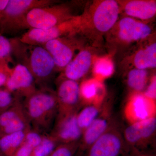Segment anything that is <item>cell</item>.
Here are the masks:
<instances>
[{
	"label": "cell",
	"mask_w": 156,
	"mask_h": 156,
	"mask_svg": "<svg viewBox=\"0 0 156 156\" xmlns=\"http://www.w3.org/2000/svg\"><path fill=\"white\" fill-rule=\"evenodd\" d=\"M10 40L11 56L16 58L17 63L27 69L39 88L49 87L48 84L57 71L50 53L42 46L24 44L20 41L19 38Z\"/></svg>",
	"instance_id": "6da1fadb"
},
{
	"label": "cell",
	"mask_w": 156,
	"mask_h": 156,
	"mask_svg": "<svg viewBox=\"0 0 156 156\" xmlns=\"http://www.w3.org/2000/svg\"><path fill=\"white\" fill-rule=\"evenodd\" d=\"M23 104L32 128L44 134L51 131L58 113L56 92L50 87L39 88Z\"/></svg>",
	"instance_id": "7a4b0ae2"
},
{
	"label": "cell",
	"mask_w": 156,
	"mask_h": 156,
	"mask_svg": "<svg viewBox=\"0 0 156 156\" xmlns=\"http://www.w3.org/2000/svg\"><path fill=\"white\" fill-rule=\"evenodd\" d=\"M57 3L54 0H9L0 20V34L24 30V20L31 10Z\"/></svg>",
	"instance_id": "3957f363"
},
{
	"label": "cell",
	"mask_w": 156,
	"mask_h": 156,
	"mask_svg": "<svg viewBox=\"0 0 156 156\" xmlns=\"http://www.w3.org/2000/svg\"><path fill=\"white\" fill-rule=\"evenodd\" d=\"M73 15L70 6L66 4L35 8L26 16L24 29H47L71 19Z\"/></svg>",
	"instance_id": "277c9868"
},
{
	"label": "cell",
	"mask_w": 156,
	"mask_h": 156,
	"mask_svg": "<svg viewBox=\"0 0 156 156\" xmlns=\"http://www.w3.org/2000/svg\"><path fill=\"white\" fill-rule=\"evenodd\" d=\"M83 24L82 15L76 16L51 28L28 30L19 38L20 41L27 44L41 46L53 39L72 34L80 33Z\"/></svg>",
	"instance_id": "5b68a950"
},
{
	"label": "cell",
	"mask_w": 156,
	"mask_h": 156,
	"mask_svg": "<svg viewBox=\"0 0 156 156\" xmlns=\"http://www.w3.org/2000/svg\"><path fill=\"white\" fill-rule=\"evenodd\" d=\"M119 12V5L114 0L95 2L89 9L88 14L85 13L82 15L83 28L89 24L99 32H107L115 24Z\"/></svg>",
	"instance_id": "8992f818"
},
{
	"label": "cell",
	"mask_w": 156,
	"mask_h": 156,
	"mask_svg": "<svg viewBox=\"0 0 156 156\" xmlns=\"http://www.w3.org/2000/svg\"><path fill=\"white\" fill-rule=\"evenodd\" d=\"M77 34L53 39L41 45L52 56L57 71L64 69L74 57L76 50L80 49L81 44L77 38Z\"/></svg>",
	"instance_id": "52a82bcc"
},
{
	"label": "cell",
	"mask_w": 156,
	"mask_h": 156,
	"mask_svg": "<svg viewBox=\"0 0 156 156\" xmlns=\"http://www.w3.org/2000/svg\"><path fill=\"white\" fill-rule=\"evenodd\" d=\"M123 136L111 124L107 130L86 151L84 156H122L126 150Z\"/></svg>",
	"instance_id": "ba28073f"
},
{
	"label": "cell",
	"mask_w": 156,
	"mask_h": 156,
	"mask_svg": "<svg viewBox=\"0 0 156 156\" xmlns=\"http://www.w3.org/2000/svg\"><path fill=\"white\" fill-rule=\"evenodd\" d=\"M57 82L56 92L58 105L57 116L78 111L80 103L79 83L72 80L58 78Z\"/></svg>",
	"instance_id": "9c48e42d"
},
{
	"label": "cell",
	"mask_w": 156,
	"mask_h": 156,
	"mask_svg": "<svg viewBox=\"0 0 156 156\" xmlns=\"http://www.w3.org/2000/svg\"><path fill=\"white\" fill-rule=\"evenodd\" d=\"M4 88L20 99L28 97L37 89L31 74L25 66L19 63L13 67Z\"/></svg>",
	"instance_id": "30bf717a"
},
{
	"label": "cell",
	"mask_w": 156,
	"mask_h": 156,
	"mask_svg": "<svg viewBox=\"0 0 156 156\" xmlns=\"http://www.w3.org/2000/svg\"><path fill=\"white\" fill-rule=\"evenodd\" d=\"M78 112L56 116L50 134L59 144L78 142L80 140L83 131L77 122Z\"/></svg>",
	"instance_id": "8fae6325"
},
{
	"label": "cell",
	"mask_w": 156,
	"mask_h": 156,
	"mask_svg": "<svg viewBox=\"0 0 156 156\" xmlns=\"http://www.w3.org/2000/svg\"><path fill=\"white\" fill-rule=\"evenodd\" d=\"M156 117L130 124L124 131L123 137L126 144L135 148L147 145L154 136Z\"/></svg>",
	"instance_id": "7c38bea8"
},
{
	"label": "cell",
	"mask_w": 156,
	"mask_h": 156,
	"mask_svg": "<svg viewBox=\"0 0 156 156\" xmlns=\"http://www.w3.org/2000/svg\"><path fill=\"white\" fill-rule=\"evenodd\" d=\"M155 101L144 94H136L126 104L124 115L130 124L155 117Z\"/></svg>",
	"instance_id": "4fadbf2b"
},
{
	"label": "cell",
	"mask_w": 156,
	"mask_h": 156,
	"mask_svg": "<svg viewBox=\"0 0 156 156\" xmlns=\"http://www.w3.org/2000/svg\"><path fill=\"white\" fill-rule=\"evenodd\" d=\"M92 62L91 53L87 50H81L62 70L58 79H66L77 81L87 74Z\"/></svg>",
	"instance_id": "5bb4252c"
},
{
	"label": "cell",
	"mask_w": 156,
	"mask_h": 156,
	"mask_svg": "<svg viewBox=\"0 0 156 156\" xmlns=\"http://www.w3.org/2000/svg\"><path fill=\"white\" fill-rule=\"evenodd\" d=\"M118 27V35L121 40L126 42L138 41L147 37L151 30L149 26L130 17L120 20Z\"/></svg>",
	"instance_id": "9a60e30c"
},
{
	"label": "cell",
	"mask_w": 156,
	"mask_h": 156,
	"mask_svg": "<svg viewBox=\"0 0 156 156\" xmlns=\"http://www.w3.org/2000/svg\"><path fill=\"white\" fill-rule=\"evenodd\" d=\"M111 124L106 115H100L83 132L78 151L83 154L107 130Z\"/></svg>",
	"instance_id": "2e32d148"
},
{
	"label": "cell",
	"mask_w": 156,
	"mask_h": 156,
	"mask_svg": "<svg viewBox=\"0 0 156 156\" xmlns=\"http://www.w3.org/2000/svg\"><path fill=\"white\" fill-rule=\"evenodd\" d=\"M124 10L130 17L142 20L151 19L156 14V2L142 0L130 1L125 4Z\"/></svg>",
	"instance_id": "e0dca14e"
},
{
	"label": "cell",
	"mask_w": 156,
	"mask_h": 156,
	"mask_svg": "<svg viewBox=\"0 0 156 156\" xmlns=\"http://www.w3.org/2000/svg\"><path fill=\"white\" fill-rule=\"evenodd\" d=\"M80 103L86 105H101L103 99V87L98 81L89 80L80 85Z\"/></svg>",
	"instance_id": "ac0fdd59"
},
{
	"label": "cell",
	"mask_w": 156,
	"mask_h": 156,
	"mask_svg": "<svg viewBox=\"0 0 156 156\" xmlns=\"http://www.w3.org/2000/svg\"><path fill=\"white\" fill-rule=\"evenodd\" d=\"M27 131L0 136V156L13 155L23 143Z\"/></svg>",
	"instance_id": "d6986e66"
},
{
	"label": "cell",
	"mask_w": 156,
	"mask_h": 156,
	"mask_svg": "<svg viewBox=\"0 0 156 156\" xmlns=\"http://www.w3.org/2000/svg\"><path fill=\"white\" fill-rule=\"evenodd\" d=\"M156 44L153 43L137 51L134 56V65L136 68L146 69L156 66Z\"/></svg>",
	"instance_id": "ffe728a7"
},
{
	"label": "cell",
	"mask_w": 156,
	"mask_h": 156,
	"mask_svg": "<svg viewBox=\"0 0 156 156\" xmlns=\"http://www.w3.org/2000/svg\"><path fill=\"white\" fill-rule=\"evenodd\" d=\"M101 105H88L77 114L78 125L83 132L100 115Z\"/></svg>",
	"instance_id": "44dd1931"
},
{
	"label": "cell",
	"mask_w": 156,
	"mask_h": 156,
	"mask_svg": "<svg viewBox=\"0 0 156 156\" xmlns=\"http://www.w3.org/2000/svg\"><path fill=\"white\" fill-rule=\"evenodd\" d=\"M26 115L21 99L17 97L11 106L0 114V130L12 121Z\"/></svg>",
	"instance_id": "7402d4cb"
},
{
	"label": "cell",
	"mask_w": 156,
	"mask_h": 156,
	"mask_svg": "<svg viewBox=\"0 0 156 156\" xmlns=\"http://www.w3.org/2000/svg\"><path fill=\"white\" fill-rule=\"evenodd\" d=\"M148 80L146 70L134 69L128 74V84L129 87L137 92L145 89Z\"/></svg>",
	"instance_id": "603a6c76"
},
{
	"label": "cell",
	"mask_w": 156,
	"mask_h": 156,
	"mask_svg": "<svg viewBox=\"0 0 156 156\" xmlns=\"http://www.w3.org/2000/svg\"><path fill=\"white\" fill-rule=\"evenodd\" d=\"M58 144L50 134H44L41 141L33 150L30 156H50Z\"/></svg>",
	"instance_id": "cb8c5ba5"
},
{
	"label": "cell",
	"mask_w": 156,
	"mask_h": 156,
	"mask_svg": "<svg viewBox=\"0 0 156 156\" xmlns=\"http://www.w3.org/2000/svg\"><path fill=\"white\" fill-rule=\"evenodd\" d=\"M114 67L113 62L108 57L98 59L94 66L95 74L102 78L110 76L113 73Z\"/></svg>",
	"instance_id": "d4e9b609"
},
{
	"label": "cell",
	"mask_w": 156,
	"mask_h": 156,
	"mask_svg": "<svg viewBox=\"0 0 156 156\" xmlns=\"http://www.w3.org/2000/svg\"><path fill=\"white\" fill-rule=\"evenodd\" d=\"M80 146V141L60 144L57 146L50 156H75Z\"/></svg>",
	"instance_id": "484cf974"
},
{
	"label": "cell",
	"mask_w": 156,
	"mask_h": 156,
	"mask_svg": "<svg viewBox=\"0 0 156 156\" xmlns=\"http://www.w3.org/2000/svg\"><path fill=\"white\" fill-rule=\"evenodd\" d=\"M11 57L0 58V88L5 87L13 70Z\"/></svg>",
	"instance_id": "4316f807"
},
{
	"label": "cell",
	"mask_w": 156,
	"mask_h": 156,
	"mask_svg": "<svg viewBox=\"0 0 156 156\" xmlns=\"http://www.w3.org/2000/svg\"><path fill=\"white\" fill-rule=\"evenodd\" d=\"M16 98L4 87L0 88V114L11 106Z\"/></svg>",
	"instance_id": "83f0119b"
},
{
	"label": "cell",
	"mask_w": 156,
	"mask_h": 156,
	"mask_svg": "<svg viewBox=\"0 0 156 156\" xmlns=\"http://www.w3.org/2000/svg\"><path fill=\"white\" fill-rule=\"evenodd\" d=\"M11 44L10 39L0 34V58L11 56Z\"/></svg>",
	"instance_id": "f1b7e54d"
},
{
	"label": "cell",
	"mask_w": 156,
	"mask_h": 156,
	"mask_svg": "<svg viewBox=\"0 0 156 156\" xmlns=\"http://www.w3.org/2000/svg\"><path fill=\"white\" fill-rule=\"evenodd\" d=\"M33 148L23 141L22 144L12 156H30Z\"/></svg>",
	"instance_id": "f546056e"
},
{
	"label": "cell",
	"mask_w": 156,
	"mask_h": 156,
	"mask_svg": "<svg viewBox=\"0 0 156 156\" xmlns=\"http://www.w3.org/2000/svg\"><path fill=\"white\" fill-rule=\"evenodd\" d=\"M156 77H154L151 81L150 84L147 87L144 95L146 97L150 98L153 100H155L156 99Z\"/></svg>",
	"instance_id": "4dcf8cb0"
},
{
	"label": "cell",
	"mask_w": 156,
	"mask_h": 156,
	"mask_svg": "<svg viewBox=\"0 0 156 156\" xmlns=\"http://www.w3.org/2000/svg\"><path fill=\"white\" fill-rule=\"evenodd\" d=\"M9 0H0V20Z\"/></svg>",
	"instance_id": "1f68e13d"
},
{
	"label": "cell",
	"mask_w": 156,
	"mask_h": 156,
	"mask_svg": "<svg viewBox=\"0 0 156 156\" xmlns=\"http://www.w3.org/2000/svg\"><path fill=\"white\" fill-rule=\"evenodd\" d=\"M75 156H83V154L78 151L76 154Z\"/></svg>",
	"instance_id": "d6a6232c"
}]
</instances>
